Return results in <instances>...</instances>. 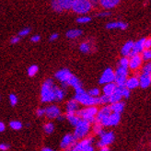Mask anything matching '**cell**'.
<instances>
[{
	"label": "cell",
	"mask_w": 151,
	"mask_h": 151,
	"mask_svg": "<svg viewBox=\"0 0 151 151\" xmlns=\"http://www.w3.org/2000/svg\"><path fill=\"white\" fill-rule=\"evenodd\" d=\"M56 85L52 78L44 80L41 88V101L44 103H50L55 101V90Z\"/></svg>",
	"instance_id": "6da1fadb"
},
{
	"label": "cell",
	"mask_w": 151,
	"mask_h": 151,
	"mask_svg": "<svg viewBox=\"0 0 151 151\" xmlns=\"http://www.w3.org/2000/svg\"><path fill=\"white\" fill-rule=\"evenodd\" d=\"M90 131H91V124L88 123L86 120L80 119L78 124L75 126L73 135L77 140H80L87 137Z\"/></svg>",
	"instance_id": "7a4b0ae2"
},
{
	"label": "cell",
	"mask_w": 151,
	"mask_h": 151,
	"mask_svg": "<svg viewBox=\"0 0 151 151\" xmlns=\"http://www.w3.org/2000/svg\"><path fill=\"white\" fill-rule=\"evenodd\" d=\"M93 4L89 0H75L71 10L78 15H87L93 9Z\"/></svg>",
	"instance_id": "3957f363"
},
{
	"label": "cell",
	"mask_w": 151,
	"mask_h": 151,
	"mask_svg": "<svg viewBox=\"0 0 151 151\" xmlns=\"http://www.w3.org/2000/svg\"><path fill=\"white\" fill-rule=\"evenodd\" d=\"M74 99L79 104L83 105V106H85V107L97 106L98 104H100L99 97H92L86 91L82 93H78V94H75Z\"/></svg>",
	"instance_id": "277c9868"
},
{
	"label": "cell",
	"mask_w": 151,
	"mask_h": 151,
	"mask_svg": "<svg viewBox=\"0 0 151 151\" xmlns=\"http://www.w3.org/2000/svg\"><path fill=\"white\" fill-rule=\"evenodd\" d=\"M99 109L97 106H88L84 109H79L77 111V115L83 120L88 121L90 124H94L96 122V115Z\"/></svg>",
	"instance_id": "5b68a950"
},
{
	"label": "cell",
	"mask_w": 151,
	"mask_h": 151,
	"mask_svg": "<svg viewBox=\"0 0 151 151\" xmlns=\"http://www.w3.org/2000/svg\"><path fill=\"white\" fill-rule=\"evenodd\" d=\"M75 0H52L51 6L52 10L61 13L65 10H70Z\"/></svg>",
	"instance_id": "8992f818"
},
{
	"label": "cell",
	"mask_w": 151,
	"mask_h": 151,
	"mask_svg": "<svg viewBox=\"0 0 151 151\" xmlns=\"http://www.w3.org/2000/svg\"><path fill=\"white\" fill-rule=\"evenodd\" d=\"M72 76H73V74L67 68H62L55 73V77L60 83H61V86H62L61 88L65 89L67 87H68L67 86V82H68V80L71 78Z\"/></svg>",
	"instance_id": "52a82bcc"
},
{
	"label": "cell",
	"mask_w": 151,
	"mask_h": 151,
	"mask_svg": "<svg viewBox=\"0 0 151 151\" xmlns=\"http://www.w3.org/2000/svg\"><path fill=\"white\" fill-rule=\"evenodd\" d=\"M114 73H115L114 83L116 84V86H118V87H124L125 85V82H126V79H127L128 68L119 66Z\"/></svg>",
	"instance_id": "ba28073f"
},
{
	"label": "cell",
	"mask_w": 151,
	"mask_h": 151,
	"mask_svg": "<svg viewBox=\"0 0 151 151\" xmlns=\"http://www.w3.org/2000/svg\"><path fill=\"white\" fill-rule=\"evenodd\" d=\"M62 114L61 109H60L57 105L55 104H51L49 106L45 108V117L49 120H54L56 119L58 116Z\"/></svg>",
	"instance_id": "9c48e42d"
},
{
	"label": "cell",
	"mask_w": 151,
	"mask_h": 151,
	"mask_svg": "<svg viewBox=\"0 0 151 151\" xmlns=\"http://www.w3.org/2000/svg\"><path fill=\"white\" fill-rule=\"evenodd\" d=\"M114 141V134L112 132H104L102 135H101V139L98 142V147L100 148L108 147Z\"/></svg>",
	"instance_id": "30bf717a"
},
{
	"label": "cell",
	"mask_w": 151,
	"mask_h": 151,
	"mask_svg": "<svg viewBox=\"0 0 151 151\" xmlns=\"http://www.w3.org/2000/svg\"><path fill=\"white\" fill-rule=\"evenodd\" d=\"M114 78H115L114 71L111 68H106L103 71L102 75L101 76L99 82H100V84L105 85V84H107V83L114 82Z\"/></svg>",
	"instance_id": "8fae6325"
},
{
	"label": "cell",
	"mask_w": 151,
	"mask_h": 151,
	"mask_svg": "<svg viewBox=\"0 0 151 151\" xmlns=\"http://www.w3.org/2000/svg\"><path fill=\"white\" fill-rule=\"evenodd\" d=\"M76 143H77V139L75 138L73 134H66L64 135V137L61 140V143H60V147H61L62 149H65L66 147L75 145Z\"/></svg>",
	"instance_id": "7c38bea8"
},
{
	"label": "cell",
	"mask_w": 151,
	"mask_h": 151,
	"mask_svg": "<svg viewBox=\"0 0 151 151\" xmlns=\"http://www.w3.org/2000/svg\"><path fill=\"white\" fill-rule=\"evenodd\" d=\"M142 62L143 58L140 55H135L131 56L129 60V68L134 71L139 69V67L142 65Z\"/></svg>",
	"instance_id": "4fadbf2b"
},
{
	"label": "cell",
	"mask_w": 151,
	"mask_h": 151,
	"mask_svg": "<svg viewBox=\"0 0 151 151\" xmlns=\"http://www.w3.org/2000/svg\"><path fill=\"white\" fill-rule=\"evenodd\" d=\"M79 110V103L75 99L70 100L65 104V111L66 114H73V113H77V111Z\"/></svg>",
	"instance_id": "5bb4252c"
},
{
	"label": "cell",
	"mask_w": 151,
	"mask_h": 151,
	"mask_svg": "<svg viewBox=\"0 0 151 151\" xmlns=\"http://www.w3.org/2000/svg\"><path fill=\"white\" fill-rule=\"evenodd\" d=\"M121 2V0H98V3L101 7L106 9H111L117 6Z\"/></svg>",
	"instance_id": "9a60e30c"
},
{
	"label": "cell",
	"mask_w": 151,
	"mask_h": 151,
	"mask_svg": "<svg viewBox=\"0 0 151 151\" xmlns=\"http://www.w3.org/2000/svg\"><path fill=\"white\" fill-rule=\"evenodd\" d=\"M144 42H145V39L143 38V39L137 41V42H134V46H133V49H132V52H130L129 56H133V55H139V52H143L145 49H144Z\"/></svg>",
	"instance_id": "2e32d148"
},
{
	"label": "cell",
	"mask_w": 151,
	"mask_h": 151,
	"mask_svg": "<svg viewBox=\"0 0 151 151\" xmlns=\"http://www.w3.org/2000/svg\"><path fill=\"white\" fill-rule=\"evenodd\" d=\"M124 87H116L114 92H113L109 98H110V103H114L117 101H121L123 98V93H122V90Z\"/></svg>",
	"instance_id": "e0dca14e"
},
{
	"label": "cell",
	"mask_w": 151,
	"mask_h": 151,
	"mask_svg": "<svg viewBox=\"0 0 151 151\" xmlns=\"http://www.w3.org/2000/svg\"><path fill=\"white\" fill-rule=\"evenodd\" d=\"M111 113V110L110 108V106H103L102 108H101L99 111H98V113L96 115V122H99V121L104 117H108L110 116V114Z\"/></svg>",
	"instance_id": "ac0fdd59"
},
{
	"label": "cell",
	"mask_w": 151,
	"mask_h": 151,
	"mask_svg": "<svg viewBox=\"0 0 151 151\" xmlns=\"http://www.w3.org/2000/svg\"><path fill=\"white\" fill-rule=\"evenodd\" d=\"M138 86H139V78L137 77V76H133V77L127 78L124 85L125 88H129L130 90L137 88Z\"/></svg>",
	"instance_id": "d6986e66"
},
{
	"label": "cell",
	"mask_w": 151,
	"mask_h": 151,
	"mask_svg": "<svg viewBox=\"0 0 151 151\" xmlns=\"http://www.w3.org/2000/svg\"><path fill=\"white\" fill-rule=\"evenodd\" d=\"M116 84L114 82H111V83H107V84H105L103 88H102V91H103V94L104 95H107V96H111L113 92H114V90L116 88Z\"/></svg>",
	"instance_id": "ffe728a7"
},
{
	"label": "cell",
	"mask_w": 151,
	"mask_h": 151,
	"mask_svg": "<svg viewBox=\"0 0 151 151\" xmlns=\"http://www.w3.org/2000/svg\"><path fill=\"white\" fill-rule=\"evenodd\" d=\"M151 84V79L149 78V75L147 74H141L139 77V86L143 88H147Z\"/></svg>",
	"instance_id": "44dd1931"
},
{
	"label": "cell",
	"mask_w": 151,
	"mask_h": 151,
	"mask_svg": "<svg viewBox=\"0 0 151 151\" xmlns=\"http://www.w3.org/2000/svg\"><path fill=\"white\" fill-rule=\"evenodd\" d=\"M106 28L109 29H125L127 28V24L123 21H114V22H110L106 25Z\"/></svg>",
	"instance_id": "7402d4cb"
},
{
	"label": "cell",
	"mask_w": 151,
	"mask_h": 151,
	"mask_svg": "<svg viewBox=\"0 0 151 151\" xmlns=\"http://www.w3.org/2000/svg\"><path fill=\"white\" fill-rule=\"evenodd\" d=\"M110 108L111 110V112L121 113V112H123V111L124 110V103L123 101H117L114 103H111Z\"/></svg>",
	"instance_id": "603a6c76"
},
{
	"label": "cell",
	"mask_w": 151,
	"mask_h": 151,
	"mask_svg": "<svg viewBox=\"0 0 151 151\" xmlns=\"http://www.w3.org/2000/svg\"><path fill=\"white\" fill-rule=\"evenodd\" d=\"M82 33H83V32L79 29H69V31L66 32L65 35L68 39L73 40V39H77V38L81 36Z\"/></svg>",
	"instance_id": "cb8c5ba5"
},
{
	"label": "cell",
	"mask_w": 151,
	"mask_h": 151,
	"mask_svg": "<svg viewBox=\"0 0 151 151\" xmlns=\"http://www.w3.org/2000/svg\"><path fill=\"white\" fill-rule=\"evenodd\" d=\"M133 46H134V42L132 41H129L127 42L121 50V54H122L123 56H127L130 55V52H132V49H133Z\"/></svg>",
	"instance_id": "d4e9b609"
},
{
	"label": "cell",
	"mask_w": 151,
	"mask_h": 151,
	"mask_svg": "<svg viewBox=\"0 0 151 151\" xmlns=\"http://www.w3.org/2000/svg\"><path fill=\"white\" fill-rule=\"evenodd\" d=\"M65 96V90L62 88L55 87V101H61L64 100V98Z\"/></svg>",
	"instance_id": "484cf974"
},
{
	"label": "cell",
	"mask_w": 151,
	"mask_h": 151,
	"mask_svg": "<svg viewBox=\"0 0 151 151\" xmlns=\"http://www.w3.org/2000/svg\"><path fill=\"white\" fill-rule=\"evenodd\" d=\"M109 120H110V126H115L120 123L121 120V115L120 113H116V112H111L110 116H109Z\"/></svg>",
	"instance_id": "4316f807"
},
{
	"label": "cell",
	"mask_w": 151,
	"mask_h": 151,
	"mask_svg": "<svg viewBox=\"0 0 151 151\" xmlns=\"http://www.w3.org/2000/svg\"><path fill=\"white\" fill-rule=\"evenodd\" d=\"M65 119L67 120V122H68L74 127L78 124V123L79 122V120H80V118L77 115V113H73V114H66Z\"/></svg>",
	"instance_id": "83f0119b"
},
{
	"label": "cell",
	"mask_w": 151,
	"mask_h": 151,
	"mask_svg": "<svg viewBox=\"0 0 151 151\" xmlns=\"http://www.w3.org/2000/svg\"><path fill=\"white\" fill-rule=\"evenodd\" d=\"M67 86H70V87H72V88H74L76 89L78 88L82 87V84H81L80 80L77 77H76V76L73 75L71 77V78L68 80V82H67Z\"/></svg>",
	"instance_id": "f1b7e54d"
},
{
	"label": "cell",
	"mask_w": 151,
	"mask_h": 151,
	"mask_svg": "<svg viewBox=\"0 0 151 151\" xmlns=\"http://www.w3.org/2000/svg\"><path fill=\"white\" fill-rule=\"evenodd\" d=\"M42 128H43V132L45 134H51L55 131V124H54V123H52L51 121H49V122H47L46 124H44Z\"/></svg>",
	"instance_id": "f546056e"
},
{
	"label": "cell",
	"mask_w": 151,
	"mask_h": 151,
	"mask_svg": "<svg viewBox=\"0 0 151 151\" xmlns=\"http://www.w3.org/2000/svg\"><path fill=\"white\" fill-rule=\"evenodd\" d=\"M92 131L95 134L97 135H102L104 134V130H103V126L100 124V123H97L95 122L94 124H93V127H92Z\"/></svg>",
	"instance_id": "4dcf8cb0"
},
{
	"label": "cell",
	"mask_w": 151,
	"mask_h": 151,
	"mask_svg": "<svg viewBox=\"0 0 151 151\" xmlns=\"http://www.w3.org/2000/svg\"><path fill=\"white\" fill-rule=\"evenodd\" d=\"M79 50L83 54H88V52H90V51H91V44L88 42H82L79 45Z\"/></svg>",
	"instance_id": "1f68e13d"
},
{
	"label": "cell",
	"mask_w": 151,
	"mask_h": 151,
	"mask_svg": "<svg viewBox=\"0 0 151 151\" xmlns=\"http://www.w3.org/2000/svg\"><path fill=\"white\" fill-rule=\"evenodd\" d=\"M9 127L12 130L19 131L21 129L22 127H23V124H22V123L20 122V121H11V122L9 123Z\"/></svg>",
	"instance_id": "d6a6232c"
},
{
	"label": "cell",
	"mask_w": 151,
	"mask_h": 151,
	"mask_svg": "<svg viewBox=\"0 0 151 151\" xmlns=\"http://www.w3.org/2000/svg\"><path fill=\"white\" fill-rule=\"evenodd\" d=\"M38 71H39V67H38V65H31V66H29V68H28L27 73H28V76H29V77L32 78V77H34V76L38 73Z\"/></svg>",
	"instance_id": "836d02e7"
},
{
	"label": "cell",
	"mask_w": 151,
	"mask_h": 151,
	"mask_svg": "<svg viewBox=\"0 0 151 151\" xmlns=\"http://www.w3.org/2000/svg\"><path fill=\"white\" fill-rule=\"evenodd\" d=\"M119 66L128 68V67H129V59H128L126 56H123L119 61Z\"/></svg>",
	"instance_id": "e575fe53"
},
{
	"label": "cell",
	"mask_w": 151,
	"mask_h": 151,
	"mask_svg": "<svg viewBox=\"0 0 151 151\" xmlns=\"http://www.w3.org/2000/svg\"><path fill=\"white\" fill-rule=\"evenodd\" d=\"M91 20L89 17L88 16H85V15H83V16H80L77 19V22L79 24H86V23H88V22Z\"/></svg>",
	"instance_id": "d590c367"
},
{
	"label": "cell",
	"mask_w": 151,
	"mask_h": 151,
	"mask_svg": "<svg viewBox=\"0 0 151 151\" xmlns=\"http://www.w3.org/2000/svg\"><path fill=\"white\" fill-rule=\"evenodd\" d=\"M88 93L90 96H92V97H99L101 91H100V89L98 88H94L89 89Z\"/></svg>",
	"instance_id": "8d00e7d4"
},
{
	"label": "cell",
	"mask_w": 151,
	"mask_h": 151,
	"mask_svg": "<svg viewBox=\"0 0 151 151\" xmlns=\"http://www.w3.org/2000/svg\"><path fill=\"white\" fill-rule=\"evenodd\" d=\"M9 102H10V104L12 105V106H16L17 103H18V97L12 93V94L9 95Z\"/></svg>",
	"instance_id": "74e56055"
},
{
	"label": "cell",
	"mask_w": 151,
	"mask_h": 151,
	"mask_svg": "<svg viewBox=\"0 0 151 151\" xmlns=\"http://www.w3.org/2000/svg\"><path fill=\"white\" fill-rule=\"evenodd\" d=\"M142 58L144 60H150L151 59V50H144L142 52Z\"/></svg>",
	"instance_id": "f35d334b"
},
{
	"label": "cell",
	"mask_w": 151,
	"mask_h": 151,
	"mask_svg": "<svg viewBox=\"0 0 151 151\" xmlns=\"http://www.w3.org/2000/svg\"><path fill=\"white\" fill-rule=\"evenodd\" d=\"M150 72H151V63H147L142 67V73L149 75Z\"/></svg>",
	"instance_id": "ab89813d"
},
{
	"label": "cell",
	"mask_w": 151,
	"mask_h": 151,
	"mask_svg": "<svg viewBox=\"0 0 151 151\" xmlns=\"http://www.w3.org/2000/svg\"><path fill=\"white\" fill-rule=\"evenodd\" d=\"M99 100H100V104H107L110 102V98L107 95H102L101 97H99Z\"/></svg>",
	"instance_id": "60d3db41"
},
{
	"label": "cell",
	"mask_w": 151,
	"mask_h": 151,
	"mask_svg": "<svg viewBox=\"0 0 151 151\" xmlns=\"http://www.w3.org/2000/svg\"><path fill=\"white\" fill-rule=\"evenodd\" d=\"M29 32H31V29L29 28H25V29H22L21 31L19 32V36L21 38V37H25L27 36Z\"/></svg>",
	"instance_id": "b9f144b4"
},
{
	"label": "cell",
	"mask_w": 151,
	"mask_h": 151,
	"mask_svg": "<svg viewBox=\"0 0 151 151\" xmlns=\"http://www.w3.org/2000/svg\"><path fill=\"white\" fill-rule=\"evenodd\" d=\"M122 93H123V98H125V99H128V98L130 97V89L127 88L125 87L123 88V90H122Z\"/></svg>",
	"instance_id": "7bdbcfd3"
},
{
	"label": "cell",
	"mask_w": 151,
	"mask_h": 151,
	"mask_svg": "<svg viewBox=\"0 0 151 151\" xmlns=\"http://www.w3.org/2000/svg\"><path fill=\"white\" fill-rule=\"evenodd\" d=\"M150 48H151V37L147 38V39H145V42H144V49L148 50Z\"/></svg>",
	"instance_id": "ee69618b"
},
{
	"label": "cell",
	"mask_w": 151,
	"mask_h": 151,
	"mask_svg": "<svg viewBox=\"0 0 151 151\" xmlns=\"http://www.w3.org/2000/svg\"><path fill=\"white\" fill-rule=\"evenodd\" d=\"M36 114L38 117H43L45 116V108H38L36 111Z\"/></svg>",
	"instance_id": "f6af8a7d"
},
{
	"label": "cell",
	"mask_w": 151,
	"mask_h": 151,
	"mask_svg": "<svg viewBox=\"0 0 151 151\" xmlns=\"http://www.w3.org/2000/svg\"><path fill=\"white\" fill-rule=\"evenodd\" d=\"M19 41H20V37L18 35V36H14V37H12V38H11V40H10V42H11L12 44H16V43H18Z\"/></svg>",
	"instance_id": "bcb514c9"
},
{
	"label": "cell",
	"mask_w": 151,
	"mask_h": 151,
	"mask_svg": "<svg viewBox=\"0 0 151 151\" xmlns=\"http://www.w3.org/2000/svg\"><path fill=\"white\" fill-rule=\"evenodd\" d=\"M40 40H41V36H40V35H33V36L31 38V42H34V43H36V42H40Z\"/></svg>",
	"instance_id": "7dc6e473"
},
{
	"label": "cell",
	"mask_w": 151,
	"mask_h": 151,
	"mask_svg": "<svg viewBox=\"0 0 151 151\" xmlns=\"http://www.w3.org/2000/svg\"><path fill=\"white\" fill-rule=\"evenodd\" d=\"M9 146L7 144H5V143L0 144V150L1 151H6V150H9Z\"/></svg>",
	"instance_id": "c3c4849f"
},
{
	"label": "cell",
	"mask_w": 151,
	"mask_h": 151,
	"mask_svg": "<svg viewBox=\"0 0 151 151\" xmlns=\"http://www.w3.org/2000/svg\"><path fill=\"white\" fill-rule=\"evenodd\" d=\"M59 37V35L57 34V33H52V34H51V36H50V41L51 42H54V41H55V40H57V38Z\"/></svg>",
	"instance_id": "681fc988"
},
{
	"label": "cell",
	"mask_w": 151,
	"mask_h": 151,
	"mask_svg": "<svg viewBox=\"0 0 151 151\" xmlns=\"http://www.w3.org/2000/svg\"><path fill=\"white\" fill-rule=\"evenodd\" d=\"M82 151H94V147L92 145H88L82 149Z\"/></svg>",
	"instance_id": "f907efd6"
},
{
	"label": "cell",
	"mask_w": 151,
	"mask_h": 151,
	"mask_svg": "<svg viewBox=\"0 0 151 151\" xmlns=\"http://www.w3.org/2000/svg\"><path fill=\"white\" fill-rule=\"evenodd\" d=\"M110 15V12L108 11H102V12H100L98 14V17H107Z\"/></svg>",
	"instance_id": "816d5d0a"
},
{
	"label": "cell",
	"mask_w": 151,
	"mask_h": 151,
	"mask_svg": "<svg viewBox=\"0 0 151 151\" xmlns=\"http://www.w3.org/2000/svg\"><path fill=\"white\" fill-rule=\"evenodd\" d=\"M5 130H6V125H5V124L3 122L0 121V133L4 132Z\"/></svg>",
	"instance_id": "f5cc1de1"
},
{
	"label": "cell",
	"mask_w": 151,
	"mask_h": 151,
	"mask_svg": "<svg viewBox=\"0 0 151 151\" xmlns=\"http://www.w3.org/2000/svg\"><path fill=\"white\" fill-rule=\"evenodd\" d=\"M42 151H56V150L52 149L51 147H44L42 148Z\"/></svg>",
	"instance_id": "db71d44e"
},
{
	"label": "cell",
	"mask_w": 151,
	"mask_h": 151,
	"mask_svg": "<svg viewBox=\"0 0 151 151\" xmlns=\"http://www.w3.org/2000/svg\"><path fill=\"white\" fill-rule=\"evenodd\" d=\"M65 119V116H64V115H62V114L56 118V120H57V121H60V122H63V121H64Z\"/></svg>",
	"instance_id": "11a10c76"
},
{
	"label": "cell",
	"mask_w": 151,
	"mask_h": 151,
	"mask_svg": "<svg viewBox=\"0 0 151 151\" xmlns=\"http://www.w3.org/2000/svg\"><path fill=\"white\" fill-rule=\"evenodd\" d=\"M99 151H109V147H101Z\"/></svg>",
	"instance_id": "9f6ffc18"
},
{
	"label": "cell",
	"mask_w": 151,
	"mask_h": 151,
	"mask_svg": "<svg viewBox=\"0 0 151 151\" xmlns=\"http://www.w3.org/2000/svg\"><path fill=\"white\" fill-rule=\"evenodd\" d=\"M89 1L91 2V3H92L93 5H95L96 3H98V0H89Z\"/></svg>",
	"instance_id": "6f0895ef"
},
{
	"label": "cell",
	"mask_w": 151,
	"mask_h": 151,
	"mask_svg": "<svg viewBox=\"0 0 151 151\" xmlns=\"http://www.w3.org/2000/svg\"><path fill=\"white\" fill-rule=\"evenodd\" d=\"M149 78H150V79H151V72H150V74H149Z\"/></svg>",
	"instance_id": "680465c9"
}]
</instances>
